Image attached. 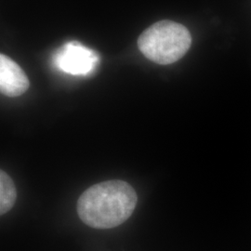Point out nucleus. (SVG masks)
<instances>
[{
    "label": "nucleus",
    "mask_w": 251,
    "mask_h": 251,
    "mask_svg": "<svg viewBox=\"0 0 251 251\" xmlns=\"http://www.w3.org/2000/svg\"><path fill=\"white\" fill-rule=\"evenodd\" d=\"M17 199V190L12 179L4 171H0V214L4 215L13 207Z\"/></svg>",
    "instance_id": "obj_5"
},
{
    "label": "nucleus",
    "mask_w": 251,
    "mask_h": 251,
    "mask_svg": "<svg viewBox=\"0 0 251 251\" xmlns=\"http://www.w3.org/2000/svg\"><path fill=\"white\" fill-rule=\"evenodd\" d=\"M30 87L26 74L7 55H0V90L7 97L23 95Z\"/></svg>",
    "instance_id": "obj_4"
},
{
    "label": "nucleus",
    "mask_w": 251,
    "mask_h": 251,
    "mask_svg": "<svg viewBox=\"0 0 251 251\" xmlns=\"http://www.w3.org/2000/svg\"><path fill=\"white\" fill-rule=\"evenodd\" d=\"M192 36L179 23L160 21L145 29L138 39V47L153 63L167 65L175 63L188 51Z\"/></svg>",
    "instance_id": "obj_2"
},
{
    "label": "nucleus",
    "mask_w": 251,
    "mask_h": 251,
    "mask_svg": "<svg viewBox=\"0 0 251 251\" xmlns=\"http://www.w3.org/2000/svg\"><path fill=\"white\" fill-rule=\"evenodd\" d=\"M138 202L133 187L120 179L100 182L87 189L77 201L81 221L94 229H112L132 215Z\"/></svg>",
    "instance_id": "obj_1"
},
{
    "label": "nucleus",
    "mask_w": 251,
    "mask_h": 251,
    "mask_svg": "<svg viewBox=\"0 0 251 251\" xmlns=\"http://www.w3.org/2000/svg\"><path fill=\"white\" fill-rule=\"evenodd\" d=\"M54 63L62 72L73 75H87L99 63L98 53L77 41L62 46L54 55Z\"/></svg>",
    "instance_id": "obj_3"
}]
</instances>
